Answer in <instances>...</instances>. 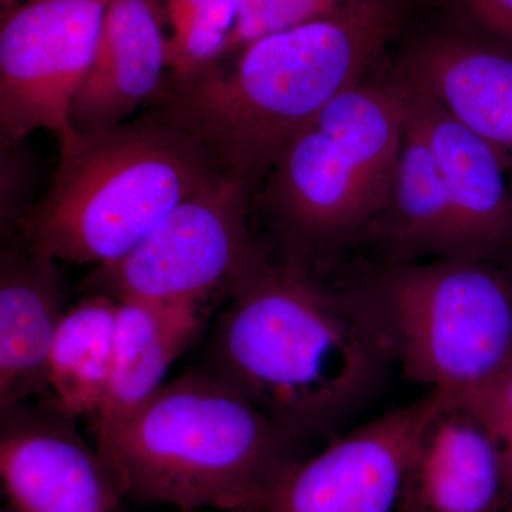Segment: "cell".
<instances>
[{
    "label": "cell",
    "mask_w": 512,
    "mask_h": 512,
    "mask_svg": "<svg viewBox=\"0 0 512 512\" xmlns=\"http://www.w3.org/2000/svg\"><path fill=\"white\" fill-rule=\"evenodd\" d=\"M0 477L16 512H127L99 451L55 404L0 410Z\"/></svg>",
    "instance_id": "obj_10"
},
{
    "label": "cell",
    "mask_w": 512,
    "mask_h": 512,
    "mask_svg": "<svg viewBox=\"0 0 512 512\" xmlns=\"http://www.w3.org/2000/svg\"><path fill=\"white\" fill-rule=\"evenodd\" d=\"M505 512H512V503L510 505H508L507 511H505Z\"/></svg>",
    "instance_id": "obj_25"
},
{
    "label": "cell",
    "mask_w": 512,
    "mask_h": 512,
    "mask_svg": "<svg viewBox=\"0 0 512 512\" xmlns=\"http://www.w3.org/2000/svg\"><path fill=\"white\" fill-rule=\"evenodd\" d=\"M402 76L410 110L436 158L467 259L512 271V187L500 161L439 100Z\"/></svg>",
    "instance_id": "obj_12"
},
{
    "label": "cell",
    "mask_w": 512,
    "mask_h": 512,
    "mask_svg": "<svg viewBox=\"0 0 512 512\" xmlns=\"http://www.w3.org/2000/svg\"><path fill=\"white\" fill-rule=\"evenodd\" d=\"M26 140H0V235L18 234L35 204L36 163Z\"/></svg>",
    "instance_id": "obj_21"
},
{
    "label": "cell",
    "mask_w": 512,
    "mask_h": 512,
    "mask_svg": "<svg viewBox=\"0 0 512 512\" xmlns=\"http://www.w3.org/2000/svg\"><path fill=\"white\" fill-rule=\"evenodd\" d=\"M393 366L478 416L512 375V271L473 259L377 262L346 286Z\"/></svg>",
    "instance_id": "obj_6"
},
{
    "label": "cell",
    "mask_w": 512,
    "mask_h": 512,
    "mask_svg": "<svg viewBox=\"0 0 512 512\" xmlns=\"http://www.w3.org/2000/svg\"><path fill=\"white\" fill-rule=\"evenodd\" d=\"M59 261L19 234L0 249V410L47 392V360L64 313Z\"/></svg>",
    "instance_id": "obj_14"
},
{
    "label": "cell",
    "mask_w": 512,
    "mask_h": 512,
    "mask_svg": "<svg viewBox=\"0 0 512 512\" xmlns=\"http://www.w3.org/2000/svg\"><path fill=\"white\" fill-rule=\"evenodd\" d=\"M220 175L195 138L151 111L107 130H72L18 234L59 262L110 264Z\"/></svg>",
    "instance_id": "obj_5"
},
{
    "label": "cell",
    "mask_w": 512,
    "mask_h": 512,
    "mask_svg": "<svg viewBox=\"0 0 512 512\" xmlns=\"http://www.w3.org/2000/svg\"><path fill=\"white\" fill-rule=\"evenodd\" d=\"M165 25L158 0H111L92 66L70 107L72 130L120 126L151 100L168 69Z\"/></svg>",
    "instance_id": "obj_13"
},
{
    "label": "cell",
    "mask_w": 512,
    "mask_h": 512,
    "mask_svg": "<svg viewBox=\"0 0 512 512\" xmlns=\"http://www.w3.org/2000/svg\"><path fill=\"white\" fill-rule=\"evenodd\" d=\"M111 0H25L0 23V140L72 131L70 107L89 73Z\"/></svg>",
    "instance_id": "obj_8"
},
{
    "label": "cell",
    "mask_w": 512,
    "mask_h": 512,
    "mask_svg": "<svg viewBox=\"0 0 512 512\" xmlns=\"http://www.w3.org/2000/svg\"><path fill=\"white\" fill-rule=\"evenodd\" d=\"M15 0H6V6L12 5Z\"/></svg>",
    "instance_id": "obj_24"
},
{
    "label": "cell",
    "mask_w": 512,
    "mask_h": 512,
    "mask_svg": "<svg viewBox=\"0 0 512 512\" xmlns=\"http://www.w3.org/2000/svg\"><path fill=\"white\" fill-rule=\"evenodd\" d=\"M254 192L222 174L174 208L133 251L96 266L80 284L121 301L187 302L232 289L268 264L272 252L252 229Z\"/></svg>",
    "instance_id": "obj_7"
},
{
    "label": "cell",
    "mask_w": 512,
    "mask_h": 512,
    "mask_svg": "<svg viewBox=\"0 0 512 512\" xmlns=\"http://www.w3.org/2000/svg\"><path fill=\"white\" fill-rule=\"evenodd\" d=\"M171 35L167 40L170 73L187 74L221 63L241 0H158Z\"/></svg>",
    "instance_id": "obj_19"
},
{
    "label": "cell",
    "mask_w": 512,
    "mask_h": 512,
    "mask_svg": "<svg viewBox=\"0 0 512 512\" xmlns=\"http://www.w3.org/2000/svg\"><path fill=\"white\" fill-rule=\"evenodd\" d=\"M302 444L202 367L164 383L97 451L127 501L256 512Z\"/></svg>",
    "instance_id": "obj_3"
},
{
    "label": "cell",
    "mask_w": 512,
    "mask_h": 512,
    "mask_svg": "<svg viewBox=\"0 0 512 512\" xmlns=\"http://www.w3.org/2000/svg\"><path fill=\"white\" fill-rule=\"evenodd\" d=\"M360 244L386 264L467 259L436 158L410 106L389 201Z\"/></svg>",
    "instance_id": "obj_16"
},
{
    "label": "cell",
    "mask_w": 512,
    "mask_h": 512,
    "mask_svg": "<svg viewBox=\"0 0 512 512\" xmlns=\"http://www.w3.org/2000/svg\"><path fill=\"white\" fill-rule=\"evenodd\" d=\"M409 93L393 67L330 101L292 138L252 197L276 262L322 276L386 207Z\"/></svg>",
    "instance_id": "obj_4"
},
{
    "label": "cell",
    "mask_w": 512,
    "mask_h": 512,
    "mask_svg": "<svg viewBox=\"0 0 512 512\" xmlns=\"http://www.w3.org/2000/svg\"><path fill=\"white\" fill-rule=\"evenodd\" d=\"M402 29L397 0H360L256 40L231 67L168 73L148 111L190 134L222 174L255 194L292 138L366 80Z\"/></svg>",
    "instance_id": "obj_1"
},
{
    "label": "cell",
    "mask_w": 512,
    "mask_h": 512,
    "mask_svg": "<svg viewBox=\"0 0 512 512\" xmlns=\"http://www.w3.org/2000/svg\"><path fill=\"white\" fill-rule=\"evenodd\" d=\"M228 298L205 369L296 439L338 436L383 392L392 359L348 288L271 259Z\"/></svg>",
    "instance_id": "obj_2"
},
{
    "label": "cell",
    "mask_w": 512,
    "mask_h": 512,
    "mask_svg": "<svg viewBox=\"0 0 512 512\" xmlns=\"http://www.w3.org/2000/svg\"><path fill=\"white\" fill-rule=\"evenodd\" d=\"M460 29L512 52V0H450Z\"/></svg>",
    "instance_id": "obj_22"
},
{
    "label": "cell",
    "mask_w": 512,
    "mask_h": 512,
    "mask_svg": "<svg viewBox=\"0 0 512 512\" xmlns=\"http://www.w3.org/2000/svg\"><path fill=\"white\" fill-rule=\"evenodd\" d=\"M202 322L197 303L119 302L109 390L96 417V448L109 443L160 390L175 360L197 340Z\"/></svg>",
    "instance_id": "obj_17"
},
{
    "label": "cell",
    "mask_w": 512,
    "mask_h": 512,
    "mask_svg": "<svg viewBox=\"0 0 512 512\" xmlns=\"http://www.w3.org/2000/svg\"><path fill=\"white\" fill-rule=\"evenodd\" d=\"M119 302L89 293L67 309L47 360V389L67 416L100 413L109 390Z\"/></svg>",
    "instance_id": "obj_18"
},
{
    "label": "cell",
    "mask_w": 512,
    "mask_h": 512,
    "mask_svg": "<svg viewBox=\"0 0 512 512\" xmlns=\"http://www.w3.org/2000/svg\"><path fill=\"white\" fill-rule=\"evenodd\" d=\"M357 2L360 0H241L221 63L234 59L262 37L328 18Z\"/></svg>",
    "instance_id": "obj_20"
},
{
    "label": "cell",
    "mask_w": 512,
    "mask_h": 512,
    "mask_svg": "<svg viewBox=\"0 0 512 512\" xmlns=\"http://www.w3.org/2000/svg\"><path fill=\"white\" fill-rule=\"evenodd\" d=\"M500 448L508 505L512 503V375L500 384L476 416Z\"/></svg>",
    "instance_id": "obj_23"
},
{
    "label": "cell",
    "mask_w": 512,
    "mask_h": 512,
    "mask_svg": "<svg viewBox=\"0 0 512 512\" xmlns=\"http://www.w3.org/2000/svg\"><path fill=\"white\" fill-rule=\"evenodd\" d=\"M447 407L456 406L429 390L333 437L322 453L293 464L256 512H393L427 427Z\"/></svg>",
    "instance_id": "obj_9"
},
{
    "label": "cell",
    "mask_w": 512,
    "mask_h": 512,
    "mask_svg": "<svg viewBox=\"0 0 512 512\" xmlns=\"http://www.w3.org/2000/svg\"><path fill=\"white\" fill-rule=\"evenodd\" d=\"M402 512H501L508 508L500 448L464 407H447L424 433L402 494Z\"/></svg>",
    "instance_id": "obj_15"
},
{
    "label": "cell",
    "mask_w": 512,
    "mask_h": 512,
    "mask_svg": "<svg viewBox=\"0 0 512 512\" xmlns=\"http://www.w3.org/2000/svg\"><path fill=\"white\" fill-rule=\"evenodd\" d=\"M397 70L484 141L512 187V52L460 28L404 45Z\"/></svg>",
    "instance_id": "obj_11"
}]
</instances>
